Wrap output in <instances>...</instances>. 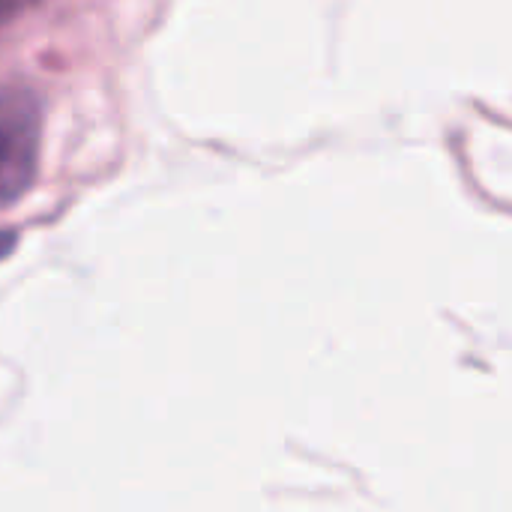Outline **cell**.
<instances>
[{"mask_svg": "<svg viewBox=\"0 0 512 512\" xmlns=\"http://www.w3.org/2000/svg\"><path fill=\"white\" fill-rule=\"evenodd\" d=\"M42 153L39 99L18 84L0 87V210L15 207L36 183Z\"/></svg>", "mask_w": 512, "mask_h": 512, "instance_id": "cell-1", "label": "cell"}, {"mask_svg": "<svg viewBox=\"0 0 512 512\" xmlns=\"http://www.w3.org/2000/svg\"><path fill=\"white\" fill-rule=\"evenodd\" d=\"M12 246H15V237L9 231H0V258H6L12 252Z\"/></svg>", "mask_w": 512, "mask_h": 512, "instance_id": "cell-2", "label": "cell"}]
</instances>
